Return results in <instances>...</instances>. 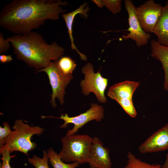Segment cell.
<instances>
[{"label":"cell","mask_w":168,"mask_h":168,"mask_svg":"<svg viewBox=\"0 0 168 168\" xmlns=\"http://www.w3.org/2000/svg\"><path fill=\"white\" fill-rule=\"evenodd\" d=\"M68 5L62 0H14L0 12V26L15 35H22L43 25L47 20H58Z\"/></svg>","instance_id":"cell-1"},{"label":"cell","mask_w":168,"mask_h":168,"mask_svg":"<svg viewBox=\"0 0 168 168\" xmlns=\"http://www.w3.org/2000/svg\"><path fill=\"white\" fill-rule=\"evenodd\" d=\"M6 39L12 45L17 59L36 69L46 67L51 61H57L65 51L64 49L55 42L48 44L35 32L14 35Z\"/></svg>","instance_id":"cell-2"},{"label":"cell","mask_w":168,"mask_h":168,"mask_svg":"<svg viewBox=\"0 0 168 168\" xmlns=\"http://www.w3.org/2000/svg\"><path fill=\"white\" fill-rule=\"evenodd\" d=\"M62 149L58 154L63 161L88 163L92 138L85 134L66 135L61 138Z\"/></svg>","instance_id":"cell-3"},{"label":"cell","mask_w":168,"mask_h":168,"mask_svg":"<svg viewBox=\"0 0 168 168\" xmlns=\"http://www.w3.org/2000/svg\"><path fill=\"white\" fill-rule=\"evenodd\" d=\"M11 134L4 145L10 153L15 151L22 152L27 156L29 152L34 150L36 144L31 141L32 136L39 135L44 131V128L38 126L29 125L21 119H16L14 122Z\"/></svg>","instance_id":"cell-4"},{"label":"cell","mask_w":168,"mask_h":168,"mask_svg":"<svg viewBox=\"0 0 168 168\" xmlns=\"http://www.w3.org/2000/svg\"><path fill=\"white\" fill-rule=\"evenodd\" d=\"M81 71L85 75L84 79L80 82L82 93L87 96L93 92L99 102L105 103L107 99L105 94L108 85V79L102 77L99 70L94 72L93 66L90 63L82 67Z\"/></svg>","instance_id":"cell-5"},{"label":"cell","mask_w":168,"mask_h":168,"mask_svg":"<svg viewBox=\"0 0 168 168\" xmlns=\"http://www.w3.org/2000/svg\"><path fill=\"white\" fill-rule=\"evenodd\" d=\"M38 72H44L47 75L51 87L52 93L51 95L50 103L52 106L56 108L55 102L57 98L61 105L64 102L65 89L73 78L72 75H66L62 73L58 68L55 62H51L46 67L37 70Z\"/></svg>","instance_id":"cell-6"},{"label":"cell","mask_w":168,"mask_h":168,"mask_svg":"<svg viewBox=\"0 0 168 168\" xmlns=\"http://www.w3.org/2000/svg\"><path fill=\"white\" fill-rule=\"evenodd\" d=\"M104 110L103 106L97 104L91 103L90 108L85 112L74 117H69L67 113L64 114H62L60 117L42 116V118H54L63 119L64 123L60 128H61L67 127L69 124H74L73 128L68 130L66 135H69L75 134L88 122L93 120L100 122L104 118Z\"/></svg>","instance_id":"cell-7"},{"label":"cell","mask_w":168,"mask_h":168,"mask_svg":"<svg viewBox=\"0 0 168 168\" xmlns=\"http://www.w3.org/2000/svg\"><path fill=\"white\" fill-rule=\"evenodd\" d=\"M163 6L149 0L135 8V13L142 28L147 33H153L161 15Z\"/></svg>","instance_id":"cell-8"},{"label":"cell","mask_w":168,"mask_h":168,"mask_svg":"<svg viewBox=\"0 0 168 168\" xmlns=\"http://www.w3.org/2000/svg\"><path fill=\"white\" fill-rule=\"evenodd\" d=\"M124 4L128 15L129 27L128 30L129 32L124 35L122 38L127 40L131 39L134 40L136 45L141 47L147 44L151 37L149 33L144 31L142 28L137 17L135 8L132 1L125 0Z\"/></svg>","instance_id":"cell-9"},{"label":"cell","mask_w":168,"mask_h":168,"mask_svg":"<svg viewBox=\"0 0 168 168\" xmlns=\"http://www.w3.org/2000/svg\"><path fill=\"white\" fill-rule=\"evenodd\" d=\"M138 150L143 154L168 150V123L146 139Z\"/></svg>","instance_id":"cell-10"},{"label":"cell","mask_w":168,"mask_h":168,"mask_svg":"<svg viewBox=\"0 0 168 168\" xmlns=\"http://www.w3.org/2000/svg\"><path fill=\"white\" fill-rule=\"evenodd\" d=\"M88 163L90 168H111L112 163L110 150L96 137L92 138Z\"/></svg>","instance_id":"cell-11"},{"label":"cell","mask_w":168,"mask_h":168,"mask_svg":"<svg viewBox=\"0 0 168 168\" xmlns=\"http://www.w3.org/2000/svg\"><path fill=\"white\" fill-rule=\"evenodd\" d=\"M139 85V82L129 81L118 83L109 87L107 95L116 101L120 99H132L134 92Z\"/></svg>","instance_id":"cell-12"},{"label":"cell","mask_w":168,"mask_h":168,"mask_svg":"<svg viewBox=\"0 0 168 168\" xmlns=\"http://www.w3.org/2000/svg\"><path fill=\"white\" fill-rule=\"evenodd\" d=\"M152 56L161 63L164 72V89L168 91V46L162 45L157 41L151 42Z\"/></svg>","instance_id":"cell-13"},{"label":"cell","mask_w":168,"mask_h":168,"mask_svg":"<svg viewBox=\"0 0 168 168\" xmlns=\"http://www.w3.org/2000/svg\"><path fill=\"white\" fill-rule=\"evenodd\" d=\"M89 10V8L87 6V4L86 2H84L78 8L74 11L68 13L63 14L62 15V17L65 21L68 28V33L71 41L72 50H75L79 55L81 59L84 61L87 60L86 56L79 51L74 43V39L72 35V24L74 18L77 14H82L86 18L88 16L87 13L88 12Z\"/></svg>","instance_id":"cell-14"},{"label":"cell","mask_w":168,"mask_h":168,"mask_svg":"<svg viewBox=\"0 0 168 168\" xmlns=\"http://www.w3.org/2000/svg\"><path fill=\"white\" fill-rule=\"evenodd\" d=\"M153 33L160 44L168 46V1L163 6L161 13Z\"/></svg>","instance_id":"cell-15"},{"label":"cell","mask_w":168,"mask_h":168,"mask_svg":"<svg viewBox=\"0 0 168 168\" xmlns=\"http://www.w3.org/2000/svg\"><path fill=\"white\" fill-rule=\"evenodd\" d=\"M47 152L49 160L54 168H76L80 165L77 162L71 164L64 163L57 152L51 147L47 150Z\"/></svg>","instance_id":"cell-16"},{"label":"cell","mask_w":168,"mask_h":168,"mask_svg":"<svg viewBox=\"0 0 168 168\" xmlns=\"http://www.w3.org/2000/svg\"><path fill=\"white\" fill-rule=\"evenodd\" d=\"M127 161L124 168H162L159 164H151L142 161L129 151L127 155Z\"/></svg>","instance_id":"cell-17"},{"label":"cell","mask_w":168,"mask_h":168,"mask_svg":"<svg viewBox=\"0 0 168 168\" xmlns=\"http://www.w3.org/2000/svg\"><path fill=\"white\" fill-rule=\"evenodd\" d=\"M55 62L60 70L66 75H72L77 65L75 61L68 56H62Z\"/></svg>","instance_id":"cell-18"},{"label":"cell","mask_w":168,"mask_h":168,"mask_svg":"<svg viewBox=\"0 0 168 168\" xmlns=\"http://www.w3.org/2000/svg\"><path fill=\"white\" fill-rule=\"evenodd\" d=\"M43 157L40 158L33 155L32 157H28L27 161L30 164L35 168H49L48 164V157L47 151H43Z\"/></svg>","instance_id":"cell-19"},{"label":"cell","mask_w":168,"mask_h":168,"mask_svg":"<svg viewBox=\"0 0 168 168\" xmlns=\"http://www.w3.org/2000/svg\"><path fill=\"white\" fill-rule=\"evenodd\" d=\"M116 101L130 116L133 118L136 117L137 113L133 105L132 99H120Z\"/></svg>","instance_id":"cell-20"},{"label":"cell","mask_w":168,"mask_h":168,"mask_svg":"<svg viewBox=\"0 0 168 168\" xmlns=\"http://www.w3.org/2000/svg\"><path fill=\"white\" fill-rule=\"evenodd\" d=\"M103 6H105L109 11L115 14L121 10L122 1L121 0H102Z\"/></svg>","instance_id":"cell-21"},{"label":"cell","mask_w":168,"mask_h":168,"mask_svg":"<svg viewBox=\"0 0 168 168\" xmlns=\"http://www.w3.org/2000/svg\"><path fill=\"white\" fill-rule=\"evenodd\" d=\"M2 124L3 127L0 126V148L5 144L7 139L12 132L8 123L3 122Z\"/></svg>","instance_id":"cell-22"},{"label":"cell","mask_w":168,"mask_h":168,"mask_svg":"<svg viewBox=\"0 0 168 168\" xmlns=\"http://www.w3.org/2000/svg\"><path fill=\"white\" fill-rule=\"evenodd\" d=\"M0 153L2 156V162H0V168H12L10 164L11 157L8 149L4 145L0 148Z\"/></svg>","instance_id":"cell-23"},{"label":"cell","mask_w":168,"mask_h":168,"mask_svg":"<svg viewBox=\"0 0 168 168\" xmlns=\"http://www.w3.org/2000/svg\"><path fill=\"white\" fill-rule=\"evenodd\" d=\"M10 43L7 39H5L2 33L0 32V54H2L10 48Z\"/></svg>","instance_id":"cell-24"},{"label":"cell","mask_w":168,"mask_h":168,"mask_svg":"<svg viewBox=\"0 0 168 168\" xmlns=\"http://www.w3.org/2000/svg\"><path fill=\"white\" fill-rule=\"evenodd\" d=\"M12 58L11 55L1 54L0 55V62L3 63H8L12 60Z\"/></svg>","instance_id":"cell-25"},{"label":"cell","mask_w":168,"mask_h":168,"mask_svg":"<svg viewBox=\"0 0 168 168\" xmlns=\"http://www.w3.org/2000/svg\"><path fill=\"white\" fill-rule=\"evenodd\" d=\"M91 1L95 3L99 7L102 8L104 6L102 0H91Z\"/></svg>","instance_id":"cell-26"},{"label":"cell","mask_w":168,"mask_h":168,"mask_svg":"<svg viewBox=\"0 0 168 168\" xmlns=\"http://www.w3.org/2000/svg\"><path fill=\"white\" fill-rule=\"evenodd\" d=\"M161 166L162 168H168V153L166 155L165 161Z\"/></svg>","instance_id":"cell-27"}]
</instances>
